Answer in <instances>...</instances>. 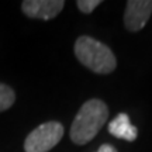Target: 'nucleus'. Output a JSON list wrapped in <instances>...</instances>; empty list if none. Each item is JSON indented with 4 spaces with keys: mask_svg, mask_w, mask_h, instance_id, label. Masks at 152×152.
Wrapping results in <instances>:
<instances>
[{
    "mask_svg": "<svg viewBox=\"0 0 152 152\" xmlns=\"http://www.w3.org/2000/svg\"><path fill=\"white\" fill-rule=\"evenodd\" d=\"M97 152H117V149H115L113 145H110V144H103V145L97 149Z\"/></svg>",
    "mask_w": 152,
    "mask_h": 152,
    "instance_id": "1a4fd4ad",
    "label": "nucleus"
},
{
    "mask_svg": "<svg viewBox=\"0 0 152 152\" xmlns=\"http://www.w3.org/2000/svg\"><path fill=\"white\" fill-rule=\"evenodd\" d=\"M16 100L14 90L4 83H0V113L9 110Z\"/></svg>",
    "mask_w": 152,
    "mask_h": 152,
    "instance_id": "0eeeda50",
    "label": "nucleus"
},
{
    "mask_svg": "<svg viewBox=\"0 0 152 152\" xmlns=\"http://www.w3.org/2000/svg\"><path fill=\"white\" fill-rule=\"evenodd\" d=\"M152 13V0H130L124 13V24L131 33L144 28Z\"/></svg>",
    "mask_w": 152,
    "mask_h": 152,
    "instance_id": "20e7f679",
    "label": "nucleus"
},
{
    "mask_svg": "<svg viewBox=\"0 0 152 152\" xmlns=\"http://www.w3.org/2000/svg\"><path fill=\"white\" fill-rule=\"evenodd\" d=\"M109 118V109L99 99L87 100L76 114L71 127V140L77 145H85L97 135Z\"/></svg>",
    "mask_w": 152,
    "mask_h": 152,
    "instance_id": "f257e3e1",
    "label": "nucleus"
},
{
    "mask_svg": "<svg viewBox=\"0 0 152 152\" xmlns=\"http://www.w3.org/2000/svg\"><path fill=\"white\" fill-rule=\"evenodd\" d=\"M65 6L64 0H26L21 10L31 18L51 20L59 14Z\"/></svg>",
    "mask_w": 152,
    "mask_h": 152,
    "instance_id": "39448f33",
    "label": "nucleus"
},
{
    "mask_svg": "<svg viewBox=\"0 0 152 152\" xmlns=\"http://www.w3.org/2000/svg\"><path fill=\"white\" fill-rule=\"evenodd\" d=\"M109 132L115 138L125 140V141H135L138 131L131 124L130 117L125 113H120L115 118H113L109 124Z\"/></svg>",
    "mask_w": 152,
    "mask_h": 152,
    "instance_id": "423d86ee",
    "label": "nucleus"
},
{
    "mask_svg": "<svg viewBox=\"0 0 152 152\" xmlns=\"http://www.w3.org/2000/svg\"><path fill=\"white\" fill-rule=\"evenodd\" d=\"M75 55L82 65L96 73H111L117 66L113 51L103 42L87 35L76 39Z\"/></svg>",
    "mask_w": 152,
    "mask_h": 152,
    "instance_id": "f03ea898",
    "label": "nucleus"
},
{
    "mask_svg": "<svg viewBox=\"0 0 152 152\" xmlns=\"http://www.w3.org/2000/svg\"><path fill=\"white\" fill-rule=\"evenodd\" d=\"M100 4H102L100 0H79V1L76 3L77 9H79L82 13H85V14H90V13Z\"/></svg>",
    "mask_w": 152,
    "mask_h": 152,
    "instance_id": "6e6552de",
    "label": "nucleus"
},
{
    "mask_svg": "<svg viewBox=\"0 0 152 152\" xmlns=\"http://www.w3.org/2000/svg\"><path fill=\"white\" fill-rule=\"evenodd\" d=\"M64 125L58 121L44 123L33 130L24 142L26 152H48L62 140Z\"/></svg>",
    "mask_w": 152,
    "mask_h": 152,
    "instance_id": "7ed1b4c3",
    "label": "nucleus"
}]
</instances>
